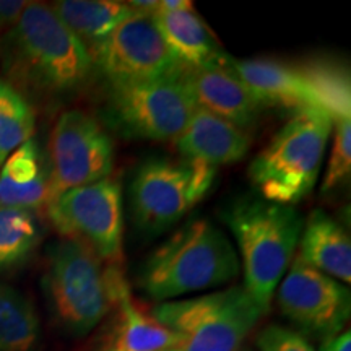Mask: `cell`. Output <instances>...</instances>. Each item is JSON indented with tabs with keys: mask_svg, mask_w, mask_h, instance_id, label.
<instances>
[{
	"mask_svg": "<svg viewBox=\"0 0 351 351\" xmlns=\"http://www.w3.org/2000/svg\"><path fill=\"white\" fill-rule=\"evenodd\" d=\"M0 65L29 103L67 101L95 77L86 47L41 2H28L19 21L0 34Z\"/></svg>",
	"mask_w": 351,
	"mask_h": 351,
	"instance_id": "obj_1",
	"label": "cell"
},
{
	"mask_svg": "<svg viewBox=\"0 0 351 351\" xmlns=\"http://www.w3.org/2000/svg\"><path fill=\"white\" fill-rule=\"evenodd\" d=\"M43 287L52 319L72 337L93 332L130 293L122 263L101 261L72 239L49 249Z\"/></svg>",
	"mask_w": 351,
	"mask_h": 351,
	"instance_id": "obj_2",
	"label": "cell"
},
{
	"mask_svg": "<svg viewBox=\"0 0 351 351\" xmlns=\"http://www.w3.org/2000/svg\"><path fill=\"white\" fill-rule=\"evenodd\" d=\"M221 218L238 243L243 287L265 315L295 257L304 219L291 205L262 197H241L228 205Z\"/></svg>",
	"mask_w": 351,
	"mask_h": 351,
	"instance_id": "obj_3",
	"label": "cell"
},
{
	"mask_svg": "<svg viewBox=\"0 0 351 351\" xmlns=\"http://www.w3.org/2000/svg\"><path fill=\"white\" fill-rule=\"evenodd\" d=\"M239 270V257L225 231L199 218L186 223L148 257L137 283L145 296L166 302L228 285Z\"/></svg>",
	"mask_w": 351,
	"mask_h": 351,
	"instance_id": "obj_4",
	"label": "cell"
},
{
	"mask_svg": "<svg viewBox=\"0 0 351 351\" xmlns=\"http://www.w3.org/2000/svg\"><path fill=\"white\" fill-rule=\"evenodd\" d=\"M332 127V117L324 109L293 114L249 168L262 199L293 207L313 192Z\"/></svg>",
	"mask_w": 351,
	"mask_h": 351,
	"instance_id": "obj_5",
	"label": "cell"
},
{
	"mask_svg": "<svg viewBox=\"0 0 351 351\" xmlns=\"http://www.w3.org/2000/svg\"><path fill=\"white\" fill-rule=\"evenodd\" d=\"M150 313L181 337L179 351H238L263 315L243 285L189 300L158 302Z\"/></svg>",
	"mask_w": 351,
	"mask_h": 351,
	"instance_id": "obj_6",
	"label": "cell"
},
{
	"mask_svg": "<svg viewBox=\"0 0 351 351\" xmlns=\"http://www.w3.org/2000/svg\"><path fill=\"white\" fill-rule=\"evenodd\" d=\"M184 70L155 80L108 85L103 117L127 138L171 142L197 109Z\"/></svg>",
	"mask_w": 351,
	"mask_h": 351,
	"instance_id": "obj_7",
	"label": "cell"
},
{
	"mask_svg": "<svg viewBox=\"0 0 351 351\" xmlns=\"http://www.w3.org/2000/svg\"><path fill=\"white\" fill-rule=\"evenodd\" d=\"M217 169L192 160L152 158L135 171L130 212L140 231L160 234L205 199Z\"/></svg>",
	"mask_w": 351,
	"mask_h": 351,
	"instance_id": "obj_8",
	"label": "cell"
},
{
	"mask_svg": "<svg viewBox=\"0 0 351 351\" xmlns=\"http://www.w3.org/2000/svg\"><path fill=\"white\" fill-rule=\"evenodd\" d=\"M56 231L64 239L82 243L109 263H122V189L116 178L72 189L46 207Z\"/></svg>",
	"mask_w": 351,
	"mask_h": 351,
	"instance_id": "obj_9",
	"label": "cell"
},
{
	"mask_svg": "<svg viewBox=\"0 0 351 351\" xmlns=\"http://www.w3.org/2000/svg\"><path fill=\"white\" fill-rule=\"evenodd\" d=\"M46 155L51 168L49 204L64 192L103 181L114 169L112 138L93 116L78 109L60 114Z\"/></svg>",
	"mask_w": 351,
	"mask_h": 351,
	"instance_id": "obj_10",
	"label": "cell"
},
{
	"mask_svg": "<svg viewBox=\"0 0 351 351\" xmlns=\"http://www.w3.org/2000/svg\"><path fill=\"white\" fill-rule=\"evenodd\" d=\"M95 73L108 85L155 80L182 70L152 15L135 13L88 49Z\"/></svg>",
	"mask_w": 351,
	"mask_h": 351,
	"instance_id": "obj_11",
	"label": "cell"
},
{
	"mask_svg": "<svg viewBox=\"0 0 351 351\" xmlns=\"http://www.w3.org/2000/svg\"><path fill=\"white\" fill-rule=\"evenodd\" d=\"M276 302L298 333L322 341L343 332L351 313L350 289L298 257L280 283Z\"/></svg>",
	"mask_w": 351,
	"mask_h": 351,
	"instance_id": "obj_12",
	"label": "cell"
},
{
	"mask_svg": "<svg viewBox=\"0 0 351 351\" xmlns=\"http://www.w3.org/2000/svg\"><path fill=\"white\" fill-rule=\"evenodd\" d=\"M221 64L244 83L265 109L282 108L293 114L302 109H322L300 67L270 59L241 60L228 54Z\"/></svg>",
	"mask_w": 351,
	"mask_h": 351,
	"instance_id": "obj_13",
	"label": "cell"
},
{
	"mask_svg": "<svg viewBox=\"0 0 351 351\" xmlns=\"http://www.w3.org/2000/svg\"><path fill=\"white\" fill-rule=\"evenodd\" d=\"M181 337L138 306L132 291L98 326L83 351H165L181 346Z\"/></svg>",
	"mask_w": 351,
	"mask_h": 351,
	"instance_id": "obj_14",
	"label": "cell"
},
{
	"mask_svg": "<svg viewBox=\"0 0 351 351\" xmlns=\"http://www.w3.org/2000/svg\"><path fill=\"white\" fill-rule=\"evenodd\" d=\"M184 78L197 108L205 109L244 130L257 124L265 109L244 83L223 64L186 69Z\"/></svg>",
	"mask_w": 351,
	"mask_h": 351,
	"instance_id": "obj_15",
	"label": "cell"
},
{
	"mask_svg": "<svg viewBox=\"0 0 351 351\" xmlns=\"http://www.w3.org/2000/svg\"><path fill=\"white\" fill-rule=\"evenodd\" d=\"M176 147L186 160L217 169L218 166L243 160L251 148V135L247 130L197 108L186 129L176 138Z\"/></svg>",
	"mask_w": 351,
	"mask_h": 351,
	"instance_id": "obj_16",
	"label": "cell"
},
{
	"mask_svg": "<svg viewBox=\"0 0 351 351\" xmlns=\"http://www.w3.org/2000/svg\"><path fill=\"white\" fill-rule=\"evenodd\" d=\"M51 200V168L38 140L21 143L0 171V205L38 212Z\"/></svg>",
	"mask_w": 351,
	"mask_h": 351,
	"instance_id": "obj_17",
	"label": "cell"
},
{
	"mask_svg": "<svg viewBox=\"0 0 351 351\" xmlns=\"http://www.w3.org/2000/svg\"><path fill=\"white\" fill-rule=\"evenodd\" d=\"M153 20L171 54L182 69L219 65L226 57L215 34L192 8L163 10L158 8Z\"/></svg>",
	"mask_w": 351,
	"mask_h": 351,
	"instance_id": "obj_18",
	"label": "cell"
},
{
	"mask_svg": "<svg viewBox=\"0 0 351 351\" xmlns=\"http://www.w3.org/2000/svg\"><path fill=\"white\" fill-rule=\"evenodd\" d=\"M298 258L332 278L351 282L350 236L340 223L322 210H314L302 226Z\"/></svg>",
	"mask_w": 351,
	"mask_h": 351,
	"instance_id": "obj_19",
	"label": "cell"
},
{
	"mask_svg": "<svg viewBox=\"0 0 351 351\" xmlns=\"http://www.w3.org/2000/svg\"><path fill=\"white\" fill-rule=\"evenodd\" d=\"M51 8L80 39L86 51L103 41L122 21L137 13L129 2L116 0H60L52 3Z\"/></svg>",
	"mask_w": 351,
	"mask_h": 351,
	"instance_id": "obj_20",
	"label": "cell"
},
{
	"mask_svg": "<svg viewBox=\"0 0 351 351\" xmlns=\"http://www.w3.org/2000/svg\"><path fill=\"white\" fill-rule=\"evenodd\" d=\"M39 332L33 302L16 289L0 285V351H32Z\"/></svg>",
	"mask_w": 351,
	"mask_h": 351,
	"instance_id": "obj_21",
	"label": "cell"
},
{
	"mask_svg": "<svg viewBox=\"0 0 351 351\" xmlns=\"http://www.w3.org/2000/svg\"><path fill=\"white\" fill-rule=\"evenodd\" d=\"M41 241V225L32 210L0 205V269L26 262Z\"/></svg>",
	"mask_w": 351,
	"mask_h": 351,
	"instance_id": "obj_22",
	"label": "cell"
},
{
	"mask_svg": "<svg viewBox=\"0 0 351 351\" xmlns=\"http://www.w3.org/2000/svg\"><path fill=\"white\" fill-rule=\"evenodd\" d=\"M34 125L33 104L0 73V165L21 143L33 138Z\"/></svg>",
	"mask_w": 351,
	"mask_h": 351,
	"instance_id": "obj_23",
	"label": "cell"
},
{
	"mask_svg": "<svg viewBox=\"0 0 351 351\" xmlns=\"http://www.w3.org/2000/svg\"><path fill=\"white\" fill-rule=\"evenodd\" d=\"M311 86L317 95L320 106L333 122L351 117L350 73L330 60H313L300 65Z\"/></svg>",
	"mask_w": 351,
	"mask_h": 351,
	"instance_id": "obj_24",
	"label": "cell"
},
{
	"mask_svg": "<svg viewBox=\"0 0 351 351\" xmlns=\"http://www.w3.org/2000/svg\"><path fill=\"white\" fill-rule=\"evenodd\" d=\"M332 155L328 160L326 174H324L322 194H330L337 187L350 179L351 173V117L333 122Z\"/></svg>",
	"mask_w": 351,
	"mask_h": 351,
	"instance_id": "obj_25",
	"label": "cell"
},
{
	"mask_svg": "<svg viewBox=\"0 0 351 351\" xmlns=\"http://www.w3.org/2000/svg\"><path fill=\"white\" fill-rule=\"evenodd\" d=\"M256 346L258 351H315L306 337L278 324L263 327L256 339Z\"/></svg>",
	"mask_w": 351,
	"mask_h": 351,
	"instance_id": "obj_26",
	"label": "cell"
},
{
	"mask_svg": "<svg viewBox=\"0 0 351 351\" xmlns=\"http://www.w3.org/2000/svg\"><path fill=\"white\" fill-rule=\"evenodd\" d=\"M28 2L21 0H0V34H3L19 21Z\"/></svg>",
	"mask_w": 351,
	"mask_h": 351,
	"instance_id": "obj_27",
	"label": "cell"
},
{
	"mask_svg": "<svg viewBox=\"0 0 351 351\" xmlns=\"http://www.w3.org/2000/svg\"><path fill=\"white\" fill-rule=\"evenodd\" d=\"M320 351H351V333L345 330L332 339L324 340Z\"/></svg>",
	"mask_w": 351,
	"mask_h": 351,
	"instance_id": "obj_28",
	"label": "cell"
},
{
	"mask_svg": "<svg viewBox=\"0 0 351 351\" xmlns=\"http://www.w3.org/2000/svg\"><path fill=\"white\" fill-rule=\"evenodd\" d=\"M160 8L163 10H184V8H192V2L187 0H161Z\"/></svg>",
	"mask_w": 351,
	"mask_h": 351,
	"instance_id": "obj_29",
	"label": "cell"
},
{
	"mask_svg": "<svg viewBox=\"0 0 351 351\" xmlns=\"http://www.w3.org/2000/svg\"><path fill=\"white\" fill-rule=\"evenodd\" d=\"M238 351H252L251 348H241V350H238Z\"/></svg>",
	"mask_w": 351,
	"mask_h": 351,
	"instance_id": "obj_30",
	"label": "cell"
},
{
	"mask_svg": "<svg viewBox=\"0 0 351 351\" xmlns=\"http://www.w3.org/2000/svg\"><path fill=\"white\" fill-rule=\"evenodd\" d=\"M165 351H179L178 348H173V350H165Z\"/></svg>",
	"mask_w": 351,
	"mask_h": 351,
	"instance_id": "obj_31",
	"label": "cell"
}]
</instances>
